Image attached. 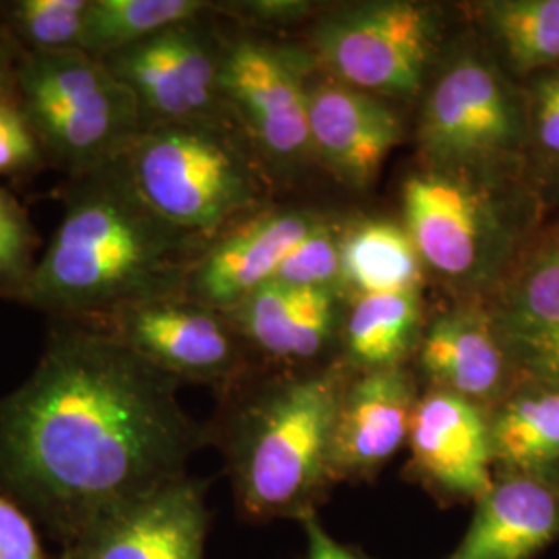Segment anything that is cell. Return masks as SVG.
Masks as SVG:
<instances>
[{
  "instance_id": "cell-5",
  "label": "cell",
  "mask_w": 559,
  "mask_h": 559,
  "mask_svg": "<svg viewBox=\"0 0 559 559\" xmlns=\"http://www.w3.org/2000/svg\"><path fill=\"white\" fill-rule=\"evenodd\" d=\"M15 96L46 162L69 179L120 160L143 129L133 94L81 50L21 52Z\"/></svg>"
},
{
  "instance_id": "cell-3",
  "label": "cell",
  "mask_w": 559,
  "mask_h": 559,
  "mask_svg": "<svg viewBox=\"0 0 559 559\" xmlns=\"http://www.w3.org/2000/svg\"><path fill=\"white\" fill-rule=\"evenodd\" d=\"M348 367L336 359L261 381L224 425V452L239 508L251 520L318 514L334 480L332 436Z\"/></svg>"
},
{
  "instance_id": "cell-11",
  "label": "cell",
  "mask_w": 559,
  "mask_h": 559,
  "mask_svg": "<svg viewBox=\"0 0 559 559\" xmlns=\"http://www.w3.org/2000/svg\"><path fill=\"white\" fill-rule=\"evenodd\" d=\"M83 323L179 381L235 385L247 373L249 350L228 318L185 293L129 302Z\"/></svg>"
},
{
  "instance_id": "cell-18",
  "label": "cell",
  "mask_w": 559,
  "mask_h": 559,
  "mask_svg": "<svg viewBox=\"0 0 559 559\" xmlns=\"http://www.w3.org/2000/svg\"><path fill=\"white\" fill-rule=\"evenodd\" d=\"M224 316L247 350L290 371L323 367L320 359L340 336L344 321L338 290L282 282H267Z\"/></svg>"
},
{
  "instance_id": "cell-21",
  "label": "cell",
  "mask_w": 559,
  "mask_h": 559,
  "mask_svg": "<svg viewBox=\"0 0 559 559\" xmlns=\"http://www.w3.org/2000/svg\"><path fill=\"white\" fill-rule=\"evenodd\" d=\"M496 475L559 487V388L522 381L489 411Z\"/></svg>"
},
{
  "instance_id": "cell-30",
  "label": "cell",
  "mask_w": 559,
  "mask_h": 559,
  "mask_svg": "<svg viewBox=\"0 0 559 559\" xmlns=\"http://www.w3.org/2000/svg\"><path fill=\"white\" fill-rule=\"evenodd\" d=\"M318 9L305 0H245L214 4V13L240 21L245 27H282L307 20Z\"/></svg>"
},
{
  "instance_id": "cell-4",
  "label": "cell",
  "mask_w": 559,
  "mask_h": 559,
  "mask_svg": "<svg viewBox=\"0 0 559 559\" xmlns=\"http://www.w3.org/2000/svg\"><path fill=\"white\" fill-rule=\"evenodd\" d=\"M120 164L141 201L201 249L263 210L270 179L233 117L143 127Z\"/></svg>"
},
{
  "instance_id": "cell-14",
  "label": "cell",
  "mask_w": 559,
  "mask_h": 559,
  "mask_svg": "<svg viewBox=\"0 0 559 559\" xmlns=\"http://www.w3.org/2000/svg\"><path fill=\"white\" fill-rule=\"evenodd\" d=\"M413 359L420 390L454 394L487 413L522 383L489 309L477 302L425 323Z\"/></svg>"
},
{
  "instance_id": "cell-1",
  "label": "cell",
  "mask_w": 559,
  "mask_h": 559,
  "mask_svg": "<svg viewBox=\"0 0 559 559\" xmlns=\"http://www.w3.org/2000/svg\"><path fill=\"white\" fill-rule=\"evenodd\" d=\"M50 321L34 373L0 399V477L83 535L182 477L207 438L177 378L90 323Z\"/></svg>"
},
{
  "instance_id": "cell-7",
  "label": "cell",
  "mask_w": 559,
  "mask_h": 559,
  "mask_svg": "<svg viewBox=\"0 0 559 559\" xmlns=\"http://www.w3.org/2000/svg\"><path fill=\"white\" fill-rule=\"evenodd\" d=\"M309 40L334 80L380 98L411 100L440 55L443 17L438 7L417 0L360 2L325 13Z\"/></svg>"
},
{
  "instance_id": "cell-17",
  "label": "cell",
  "mask_w": 559,
  "mask_h": 559,
  "mask_svg": "<svg viewBox=\"0 0 559 559\" xmlns=\"http://www.w3.org/2000/svg\"><path fill=\"white\" fill-rule=\"evenodd\" d=\"M313 158L346 187L369 189L402 140V120L388 102L342 81L307 85Z\"/></svg>"
},
{
  "instance_id": "cell-2",
  "label": "cell",
  "mask_w": 559,
  "mask_h": 559,
  "mask_svg": "<svg viewBox=\"0 0 559 559\" xmlns=\"http://www.w3.org/2000/svg\"><path fill=\"white\" fill-rule=\"evenodd\" d=\"M62 205L20 302L50 320L83 321L182 293L201 247L141 201L120 160L67 180Z\"/></svg>"
},
{
  "instance_id": "cell-29",
  "label": "cell",
  "mask_w": 559,
  "mask_h": 559,
  "mask_svg": "<svg viewBox=\"0 0 559 559\" xmlns=\"http://www.w3.org/2000/svg\"><path fill=\"white\" fill-rule=\"evenodd\" d=\"M48 166L15 90L0 98V179L29 177Z\"/></svg>"
},
{
  "instance_id": "cell-24",
  "label": "cell",
  "mask_w": 559,
  "mask_h": 559,
  "mask_svg": "<svg viewBox=\"0 0 559 559\" xmlns=\"http://www.w3.org/2000/svg\"><path fill=\"white\" fill-rule=\"evenodd\" d=\"M212 9L214 2L203 0H90L81 52L106 59Z\"/></svg>"
},
{
  "instance_id": "cell-32",
  "label": "cell",
  "mask_w": 559,
  "mask_h": 559,
  "mask_svg": "<svg viewBox=\"0 0 559 559\" xmlns=\"http://www.w3.org/2000/svg\"><path fill=\"white\" fill-rule=\"evenodd\" d=\"M0 559H44L32 522L0 496Z\"/></svg>"
},
{
  "instance_id": "cell-27",
  "label": "cell",
  "mask_w": 559,
  "mask_h": 559,
  "mask_svg": "<svg viewBox=\"0 0 559 559\" xmlns=\"http://www.w3.org/2000/svg\"><path fill=\"white\" fill-rule=\"evenodd\" d=\"M342 233L338 226L321 221L286 255L272 282L300 288L342 290Z\"/></svg>"
},
{
  "instance_id": "cell-15",
  "label": "cell",
  "mask_w": 559,
  "mask_h": 559,
  "mask_svg": "<svg viewBox=\"0 0 559 559\" xmlns=\"http://www.w3.org/2000/svg\"><path fill=\"white\" fill-rule=\"evenodd\" d=\"M420 392L411 367L350 376L332 436L334 485L371 480L399 454L408 443Z\"/></svg>"
},
{
  "instance_id": "cell-26",
  "label": "cell",
  "mask_w": 559,
  "mask_h": 559,
  "mask_svg": "<svg viewBox=\"0 0 559 559\" xmlns=\"http://www.w3.org/2000/svg\"><path fill=\"white\" fill-rule=\"evenodd\" d=\"M90 0L0 2V25L21 52L81 50Z\"/></svg>"
},
{
  "instance_id": "cell-13",
  "label": "cell",
  "mask_w": 559,
  "mask_h": 559,
  "mask_svg": "<svg viewBox=\"0 0 559 559\" xmlns=\"http://www.w3.org/2000/svg\"><path fill=\"white\" fill-rule=\"evenodd\" d=\"M321 218L305 210H260L203 247L187 270L182 293L228 313L272 282L286 255Z\"/></svg>"
},
{
  "instance_id": "cell-25",
  "label": "cell",
  "mask_w": 559,
  "mask_h": 559,
  "mask_svg": "<svg viewBox=\"0 0 559 559\" xmlns=\"http://www.w3.org/2000/svg\"><path fill=\"white\" fill-rule=\"evenodd\" d=\"M479 11L514 71L558 69L559 0H493Z\"/></svg>"
},
{
  "instance_id": "cell-6",
  "label": "cell",
  "mask_w": 559,
  "mask_h": 559,
  "mask_svg": "<svg viewBox=\"0 0 559 559\" xmlns=\"http://www.w3.org/2000/svg\"><path fill=\"white\" fill-rule=\"evenodd\" d=\"M402 224L425 267L466 290L500 278L516 242L496 177L413 173L402 185Z\"/></svg>"
},
{
  "instance_id": "cell-12",
  "label": "cell",
  "mask_w": 559,
  "mask_h": 559,
  "mask_svg": "<svg viewBox=\"0 0 559 559\" xmlns=\"http://www.w3.org/2000/svg\"><path fill=\"white\" fill-rule=\"evenodd\" d=\"M406 445V477L441 506L475 503L493 485L489 413L468 400L423 390Z\"/></svg>"
},
{
  "instance_id": "cell-33",
  "label": "cell",
  "mask_w": 559,
  "mask_h": 559,
  "mask_svg": "<svg viewBox=\"0 0 559 559\" xmlns=\"http://www.w3.org/2000/svg\"><path fill=\"white\" fill-rule=\"evenodd\" d=\"M305 539H307V559H369L357 551L355 547H348L338 539H334L321 524L318 514H309L300 520Z\"/></svg>"
},
{
  "instance_id": "cell-23",
  "label": "cell",
  "mask_w": 559,
  "mask_h": 559,
  "mask_svg": "<svg viewBox=\"0 0 559 559\" xmlns=\"http://www.w3.org/2000/svg\"><path fill=\"white\" fill-rule=\"evenodd\" d=\"M425 270L404 224L369 218L342 233V286L355 297L420 293Z\"/></svg>"
},
{
  "instance_id": "cell-16",
  "label": "cell",
  "mask_w": 559,
  "mask_h": 559,
  "mask_svg": "<svg viewBox=\"0 0 559 559\" xmlns=\"http://www.w3.org/2000/svg\"><path fill=\"white\" fill-rule=\"evenodd\" d=\"M205 535L203 485L182 475L94 522L80 559H203Z\"/></svg>"
},
{
  "instance_id": "cell-28",
  "label": "cell",
  "mask_w": 559,
  "mask_h": 559,
  "mask_svg": "<svg viewBox=\"0 0 559 559\" xmlns=\"http://www.w3.org/2000/svg\"><path fill=\"white\" fill-rule=\"evenodd\" d=\"M38 235L20 201L0 187V297L20 300L38 263Z\"/></svg>"
},
{
  "instance_id": "cell-35",
  "label": "cell",
  "mask_w": 559,
  "mask_h": 559,
  "mask_svg": "<svg viewBox=\"0 0 559 559\" xmlns=\"http://www.w3.org/2000/svg\"><path fill=\"white\" fill-rule=\"evenodd\" d=\"M558 187H559V179H558Z\"/></svg>"
},
{
  "instance_id": "cell-10",
  "label": "cell",
  "mask_w": 559,
  "mask_h": 559,
  "mask_svg": "<svg viewBox=\"0 0 559 559\" xmlns=\"http://www.w3.org/2000/svg\"><path fill=\"white\" fill-rule=\"evenodd\" d=\"M207 15L102 59L133 94L143 127L230 119L222 96L226 36L212 27Z\"/></svg>"
},
{
  "instance_id": "cell-19",
  "label": "cell",
  "mask_w": 559,
  "mask_h": 559,
  "mask_svg": "<svg viewBox=\"0 0 559 559\" xmlns=\"http://www.w3.org/2000/svg\"><path fill=\"white\" fill-rule=\"evenodd\" d=\"M487 309L520 381L559 388V237L520 261Z\"/></svg>"
},
{
  "instance_id": "cell-22",
  "label": "cell",
  "mask_w": 559,
  "mask_h": 559,
  "mask_svg": "<svg viewBox=\"0 0 559 559\" xmlns=\"http://www.w3.org/2000/svg\"><path fill=\"white\" fill-rule=\"evenodd\" d=\"M342 323L340 360L350 373L408 367L425 330L420 293L355 297Z\"/></svg>"
},
{
  "instance_id": "cell-20",
  "label": "cell",
  "mask_w": 559,
  "mask_h": 559,
  "mask_svg": "<svg viewBox=\"0 0 559 559\" xmlns=\"http://www.w3.org/2000/svg\"><path fill=\"white\" fill-rule=\"evenodd\" d=\"M456 549L445 559H535L559 539V487L496 475Z\"/></svg>"
},
{
  "instance_id": "cell-8",
  "label": "cell",
  "mask_w": 559,
  "mask_h": 559,
  "mask_svg": "<svg viewBox=\"0 0 559 559\" xmlns=\"http://www.w3.org/2000/svg\"><path fill=\"white\" fill-rule=\"evenodd\" d=\"M526 112L500 69L477 50L443 64L419 119L425 168L496 177L526 141Z\"/></svg>"
},
{
  "instance_id": "cell-9",
  "label": "cell",
  "mask_w": 559,
  "mask_h": 559,
  "mask_svg": "<svg viewBox=\"0 0 559 559\" xmlns=\"http://www.w3.org/2000/svg\"><path fill=\"white\" fill-rule=\"evenodd\" d=\"M222 96L267 177L313 158L309 94L295 50L249 34L226 36Z\"/></svg>"
},
{
  "instance_id": "cell-31",
  "label": "cell",
  "mask_w": 559,
  "mask_h": 559,
  "mask_svg": "<svg viewBox=\"0 0 559 559\" xmlns=\"http://www.w3.org/2000/svg\"><path fill=\"white\" fill-rule=\"evenodd\" d=\"M531 120L540 147L559 156V67L535 81Z\"/></svg>"
},
{
  "instance_id": "cell-34",
  "label": "cell",
  "mask_w": 559,
  "mask_h": 559,
  "mask_svg": "<svg viewBox=\"0 0 559 559\" xmlns=\"http://www.w3.org/2000/svg\"><path fill=\"white\" fill-rule=\"evenodd\" d=\"M21 50L7 36L4 27L0 25V98L15 90V67Z\"/></svg>"
}]
</instances>
